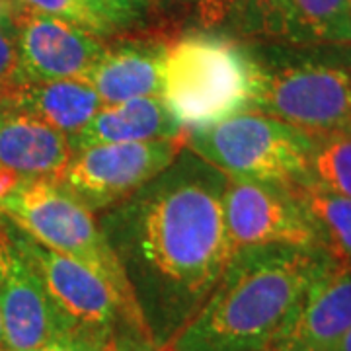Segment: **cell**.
<instances>
[{
	"mask_svg": "<svg viewBox=\"0 0 351 351\" xmlns=\"http://www.w3.org/2000/svg\"><path fill=\"white\" fill-rule=\"evenodd\" d=\"M226 182L184 147L162 174L98 221L154 348L188 324L234 254L223 205Z\"/></svg>",
	"mask_w": 351,
	"mask_h": 351,
	"instance_id": "1",
	"label": "cell"
},
{
	"mask_svg": "<svg viewBox=\"0 0 351 351\" xmlns=\"http://www.w3.org/2000/svg\"><path fill=\"white\" fill-rule=\"evenodd\" d=\"M330 260L322 248H237L207 301L166 346L174 351H265L291 326Z\"/></svg>",
	"mask_w": 351,
	"mask_h": 351,
	"instance_id": "2",
	"label": "cell"
},
{
	"mask_svg": "<svg viewBox=\"0 0 351 351\" xmlns=\"http://www.w3.org/2000/svg\"><path fill=\"white\" fill-rule=\"evenodd\" d=\"M262 64L246 45L217 34H189L168 45L162 100L184 129L254 112Z\"/></svg>",
	"mask_w": 351,
	"mask_h": 351,
	"instance_id": "3",
	"label": "cell"
},
{
	"mask_svg": "<svg viewBox=\"0 0 351 351\" xmlns=\"http://www.w3.org/2000/svg\"><path fill=\"white\" fill-rule=\"evenodd\" d=\"M186 147L228 180L295 188L311 174V135L271 115L244 112L221 123L186 129Z\"/></svg>",
	"mask_w": 351,
	"mask_h": 351,
	"instance_id": "4",
	"label": "cell"
},
{
	"mask_svg": "<svg viewBox=\"0 0 351 351\" xmlns=\"http://www.w3.org/2000/svg\"><path fill=\"white\" fill-rule=\"evenodd\" d=\"M0 215L27 237L86 265L100 276L131 313L143 322L131 287L115 252L96 223L94 213L49 178H22L0 201Z\"/></svg>",
	"mask_w": 351,
	"mask_h": 351,
	"instance_id": "5",
	"label": "cell"
},
{
	"mask_svg": "<svg viewBox=\"0 0 351 351\" xmlns=\"http://www.w3.org/2000/svg\"><path fill=\"white\" fill-rule=\"evenodd\" d=\"M262 82L254 112L271 115L313 138L351 129V61L339 57L258 59Z\"/></svg>",
	"mask_w": 351,
	"mask_h": 351,
	"instance_id": "6",
	"label": "cell"
},
{
	"mask_svg": "<svg viewBox=\"0 0 351 351\" xmlns=\"http://www.w3.org/2000/svg\"><path fill=\"white\" fill-rule=\"evenodd\" d=\"M186 138L113 143L76 151L53 180L92 213L108 211L129 199L174 162Z\"/></svg>",
	"mask_w": 351,
	"mask_h": 351,
	"instance_id": "7",
	"label": "cell"
},
{
	"mask_svg": "<svg viewBox=\"0 0 351 351\" xmlns=\"http://www.w3.org/2000/svg\"><path fill=\"white\" fill-rule=\"evenodd\" d=\"M0 322L4 351H29L76 330L0 215Z\"/></svg>",
	"mask_w": 351,
	"mask_h": 351,
	"instance_id": "8",
	"label": "cell"
},
{
	"mask_svg": "<svg viewBox=\"0 0 351 351\" xmlns=\"http://www.w3.org/2000/svg\"><path fill=\"white\" fill-rule=\"evenodd\" d=\"M223 205L234 250L269 244L322 248L318 230L295 188L228 180Z\"/></svg>",
	"mask_w": 351,
	"mask_h": 351,
	"instance_id": "9",
	"label": "cell"
},
{
	"mask_svg": "<svg viewBox=\"0 0 351 351\" xmlns=\"http://www.w3.org/2000/svg\"><path fill=\"white\" fill-rule=\"evenodd\" d=\"M18 39L20 69L24 80H84L90 69L104 55V38L64 20L24 10L12 16Z\"/></svg>",
	"mask_w": 351,
	"mask_h": 351,
	"instance_id": "10",
	"label": "cell"
},
{
	"mask_svg": "<svg viewBox=\"0 0 351 351\" xmlns=\"http://www.w3.org/2000/svg\"><path fill=\"white\" fill-rule=\"evenodd\" d=\"M240 32L293 47H351L348 0H246Z\"/></svg>",
	"mask_w": 351,
	"mask_h": 351,
	"instance_id": "11",
	"label": "cell"
},
{
	"mask_svg": "<svg viewBox=\"0 0 351 351\" xmlns=\"http://www.w3.org/2000/svg\"><path fill=\"white\" fill-rule=\"evenodd\" d=\"M351 330V260H330L291 326L265 351H330Z\"/></svg>",
	"mask_w": 351,
	"mask_h": 351,
	"instance_id": "12",
	"label": "cell"
},
{
	"mask_svg": "<svg viewBox=\"0 0 351 351\" xmlns=\"http://www.w3.org/2000/svg\"><path fill=\"white\" fill-rule=\"evenodd\" d=\"M166 49L162 39H131L108 45L84 80L104 106L162 96Z\"/></svg>",
	"mask_w": 351,
	"mask_h": 351,
	"instance_id": "13",
	"label": "cell"
},
{
	"mask_svg": "<svg viewBox=\"0 0 351 351\" xmlns=\"http://www.w3.org/2000/svg\"><path fill=\"white\" fill-rule=\"evenodd\" d=\"M184 135L186 129L176 121L162 96H152L115 106H101L100 112L88 121L86 127L69 141L76 152L96 145L147 143L180 138Z\"/></svg>",
	"mask_w": 351,
	"mask_h": 351,
	"instance_id": "14",
	"label": "cell"
},
{
	"mask_svg": "<svg viewBox=\"0 0 351 351\" xmlns=\"http://www.w3.org/2000/svg\"><path fill=\"white\" fill-rule=\"evenodd\" d=\"M75 156L66 135L39 119L0 110V166L22 178H53Z\"/></svg>",
	"mask_w": 351,
	"mask_h": 351,
	"instance_id": "15",
	"label": "cell"
},
{
	"mask_svg": "<svg viewBox=\"0 0 351 351\" xmlns=\"http://www.w3.org/2000/svg\"><path fill=\"white\" fill-rule=\"evenodd\" d=\"M101 106L86 80H51L20 86L0 104V110L27 113L71 138L86 127Z\"/></svg>",
	"mask_w": 351,
	"mask_h": 351,
	"instance_id": "16",
	"label": "cell"
},
{
	"mask_svg": "<svg viewBox=\"0 0 351 351\" xmlns=\"http://www.w3.org/2000/svg\"><path fill=\"white\" fill-rule=\"evenodd\" d=\"M295 193L311 215L322 248L334 260H351V199L308 178Z\"/></svg>",
	"mask_w": 351,
	"mask_h": 351,
	"instance_id": "17",
	"label": "cell"
},
{
	"mask_svg": "<svg viewBox=\"0 0 351 351\" xmlns=\"http://www.w3.org/2000/svg\"><path fill=\"white\" fill-rule=\"evenodd\" d=\"M314 141L311 158L313 180L351 199V129Z\"/></svg>",
	"mask_w": 351,
	"mask_h": 351,
	"instance_id": "18",
	"label": "cell"
},
{
	"mask_svg": "<svg viewBox=\"0 0 351 351\" xmlns=\"http://www.w3.org/2000/svg\"><path fill=\"white\" fill-rule=\"evenodd\" d=\"M14 2L24 10L59 18L86 32H92L100 38H106L115 32L113 25L88 4V0H14Z\"/></svg>",
	"mask_w": 351,
	"mask_h": 351,
	"instance_id": "19",
	"label": "cell"
},
{
	"mask_svg": "<svg viewBox=\"0 0 351 351\" xmlns=\"http://www.w3.org/2000/svg\"><path fill=\"white\" fill-rule=\"evenodd\" d=\"M24 84L12 18L0 20V104Z\"/></svg>",
	"mask_w": 351,
	"mask_h": 351,
	"instance_id": "20",
	"label": "cell"
},
{
	"mask_svg": "<svg viewBox=\"0 0 351 351\" xmlns=\"http://www.w3.org/2000/svg\"><path fill=\"white\" fill-rule=\"evenodd\" d=\"M29 351H117L115 341L108 336H101L96 332H88L82 328H76L73 332L64 334L61 338L51 339L47 343L39 346Z\"/></svg>",
	"mask_w": 351,
	"mask_h": 351,
	"instance_id": "21",
	"label": "cell"
},
{
	"mask_svg": "<svg viewBox=\"0 0 351 351\" xmlns=\"http://www.w3.org/2000/svg\"><path fill=\"white\" fill-rule=\"evenodd\" d=\"M88 4L117 29L137 22L147 12L151 0H88Z\"/></svg>",
	"mask_w": 351,
	"mask_h": 351,
	"instance_id": "22",
	"label": "cell"
},
{
	"mask_svg": "<svg viewBox=\"0 0 351 351\" xmlns=\"http://www.w3.org/2000/svg\"><path fill=\"white\" fill-rule=\"evenodd\" d=\"M199 24L207 29L234 20L246 0H195Z\"/></svg>",
	"mask_w": 351,
	"mask_h": 351,
	"instance_id": "23",
	"label": "cell"
},
{
	"mask_svg": "<svg viewBox=\"0 0 351 351\" xmlns=\"http://www.w3.org/2000/svg\"><path fill=\"white\" fill-rule=\"evenodd\" d=\"M20 180H22V176L0 166V201L4 199V197L20 184Z\"/></svg>",
	"mask_w": 351,
	"mask_h": 351,
	"instance_id": "24",
	"label": "cell"
},
{
	"mask_svg": "<svg viewBox=\"0 0 351 351\" xmlns=\"http://www.w3.org/2000/svg\"><path fill=\"white\" fill-rule=\"evenodd\" d=\"M16 10H18V6H16L14 0H0V20L12 18Z\"/></svg>",
	"mask_w": 351,
	"mask_h": 351,
	"instance_id": "25",
	"label": "cell"
},
{
	"mask_svg": "<svg viewBox=\"0 0 351 351\" xmlns=\"http://www.w3.org/2000/svg\"><path fill=\"white\" fill-rule=\"evenodd\" d=\"M330 351H351V330L350 332H346Z\"/></svg>",
	"mask_w": 351,
	"mask_h": 351,
	"instance_id": "26",
	"label": "cell"
},
{
	"mask_svg": "<svg viewBox=\"0 0 351 351\" xmlns=\"http://www.w3.org/2000/svg\"><path fill=\"white\" fill-rule=\"evenodd\" d=\"M156 4H180V2H189V0H151Z\"/></svg>",
	"mask_w": 351,
	"mask_h": 351,
	"instance_id": "27",
	"label": "cell"
},
{
	"mask_svg": "<svg viewBox=\"0 0 351 351\" xmlns=\"http://www.w3.org/2000/svg\"><path fill=\"white\" fill-rule=\"evenodd\" d=\"M0 351H4V339H2V322H0Z\"/></svg>",
	"mask_w": 351,
	"mask_h": 351,
	"instance_id": "28",
	"label": "cell"
},
{
	"mask_svg": "<svg viewBox=\"0 0 351 351\" xmlns=\"http://www.w3.org/2000/svg\"><path fill=\"white\" fill-rule=\"evenodd\" d=\"M154 351H174V350H172L170 346H160V348H156Z\"/></svg>",
	"mask_w": 351,
	"mask_h": 351,
	"instance_id": "29",
	"label": "cell"
},
{
	"mask_svg": "<svg viewBox=\"0 0 351 351\" xmlns=\"http://www.w3.org/2000/svg\"><path fill=\"white\" fill-rule=\"evenodd\" d=\"M348 2H350V10H351V0H348Z\"/></svg>",
	"mask_w": 351,
	"mask_h": 351,
	"instance_id": "30",
	"label": "cell"
}]
</instances>
